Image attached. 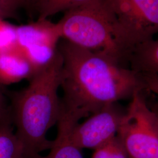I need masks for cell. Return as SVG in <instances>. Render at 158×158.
Segmentation results:
<instances>
[{"mask_svg":"<svg viewBox=\"0 0 158 158\" xmlns=\"http://www.w3.org/2000/svg\"><path fill=\"white\" fill-rule=\"evenodd\" d=\"M59 43L63 59L61 103L80 118L147 91L143 74L118 60L66 40Z\"/></svg>","mask_w":158,"mask_h":158,"instance_id":"cell-1","label":"cell"},{"mask_svg":"<svg viewBox=\"0 0 158 158\" xmlns=\"http://www.w3.org/2000/svg\"><path fill=\"white\" fill-rule=\"evenodd\" d=\"M62 68V57L57 51L53 60L34 74L26 89L14 98L15 134L23 145L24 158H36L51 148L52 141L48 139L47 134L60 115L58 90Z\"/></svg>","mask_w":158,"mask_h":158,"instance_id":"cell-2","label":"cell"},{"mask_svg":"<svg viewBox=\"0 0 158 158\" xmlns=\"http://www.w3.org/2000/svg\"><path fill=\"white\" fill-rule=\"evenodd\" d=\"M57 23L62 40L128 64L131 50L105 0L69 10Z\"/></svg>","mask_w":158,"mask_h":158,"instance_id":"cell-3","label":"cell"},{"mask_svg":"<svg viewBox=\"0 0 158 158\" xmlns=\"http://www.w3.org/2000/svg\"><path fill=\"white\" fill-rule=\"evenodd\" d=\"M143 94L130 100L117 135L128 158H158V128Z\"/></svg>","mask_w":158,"mask_h":158,"instance_id":"cell-4","label":"cell"},{"mask_svg":"<svg viewBox=\"0 0 158 158\" xmlns=\"http://www.w3.org/2000/svg\"><path fill=\"white\" fill-rule=\"evenodd\" d=\"M132 50L158 34V0H105Z\"/></svg>","mask_w":158,"mask_h":158,"instance_id":"cell-5","label":"cell"},{"mask_svg":"<svg viewBox=\"0 0 158 158\" xmlns=\"http://www.w3.org/2000/svg\"><path fill=\"white\" fill-rule=\"evenodd\" d=\"M127 113V107L119 102L107 105L87 117L83 123L75 125L71 139L81 150H95L117 137Z\"/></svg>","mask_w":158,"mask_h":158,"instance_id":"cell-6","label":"cell"},{"mask_svg":"<svg viewBox=\"0 0 158 158\" xmlns=\"http://www.w3.org/2000/svg\"><path fill=\"white\" fill-rule=\"evenodd\" d=\"M17 48L36 72L49 64L56 56L62 39L57 23L46 19L17 26Z\"/></svg>","mask_w":158,"mask_h":158,"instance_id":"cell-7","label":"cell"},{"mask_svg":"<svg viewBox=\"0 0 158 158\" xmlns=\"http://www.w3.org/2000/svg\"><path fill=\"white\" fill-rule=\"evenodd\" d=\"M80 119L77 115L63 107L61 104V112L57 123L56 137L52 141L49 152L46 156L40 155L35 158H84L81 150L71 139L72 130Z\"/></svg>","mask_w":158,"mask_h":158,"instance_id":"cell-8","label":"cell"},{"mask_svg":"<svg viewBox=\"0 0 158 158\" xmlns=\"http://www.w3.org/2000/svg\"><path fill=\"white\" fill-rule=\"evenodd\" d=\"M35 73L31 63L18 48L0 54V85L30 79Z\"/></svg>","mask_w":158,"mask_h":158,"instance_id":"cell-9","label":"cell"},{"mask_svg":"<svg viewBox=\"0 0 158 158\" xmlns=\"http://www.w3.org/2000/svg\"><path fill=\"white\" fill-rule=\"evenodd\" d=\"M128 64L138 72L158 74V40L153 39L137 46L131 52Z\"/></svg>","mask_w":158,"mask_h":158,"instance_id":"cell-10","label":"cell"},{"mask_svg":"<svg viewBox=\"0 0 158 158\" xmlns=\"http://www.w3.org/2000/svg\"><path fill=\"white\" fill-rule=\"evenodd\" d=\"M0 158H24L23 145L6 113L0 117Z\"/></svg>","mask_w":158,"mask_h":158,"instance_id":"cell-11","label":"cell"},{"mask_svg":"<svg viewBox=\"0 0 158 158\" xmlns=\"http://www.w3.org/2000/svg\"><path fill=\"white\" fill-rule=\"evenodd\" d=\"M38 19H46L59 12L67 11L98 0H35Z\"/></svg>","mask_w":158,"mask_h":158,"instance_id":"cell-12","label":"cell"},{"mask_svg":"<svg viewBox=\"0 0 158 158\" xmlns=\"http://www.w3.org/2000/svg\"><path fill=\"white\" fill-rule=\"evenodd\" d=\"M17 48V27L0 19V54Z\"/></svg>","mask_w":158,"mask_h":158,"instance_id":"cell-13","label":"cell"},{"mask_svg":"<svg viewBox=\"0 0 158 158\" xmlns=\"http://www.w3.org/2000/svg\"><path fill=\"white\" fill-rule=\"evenodd\" d=\"M91 158H128L122 142L117 136L112 141L94 150Z\"/></svg>","mask_w":158,"mask_h":158,"instance_id":"cell-14","label":"cell"},{"mask_svg":"<svg viewBox=\"0 0 158 158\" xmlns=\"http://www.w3.org/2000/svg\"><path fill=\"white\" fill-rule=\"evenodd\" d=\"M147 91H149L158 96V74L143 73Z\"/></svg>","mask_w":158,"mask_h":158,"instance_id":"cell-15","label":"cell"},{"mask_svg":"<svg viewBox=\"0 0 158 158\" xmlns=\"http://www.w3.org/2000/svg\"><path fill=\"white\" fill-rule=\"evenodd\" d=\"M10 17H13L17 10L24 4L27 0H1Z\"/></svg>","mask_w":158,"mask_h":158,"instance_id":"cell-16","label":"cell"},{"mask_svg":"<svg viewBox=\"0 0 158 158\" xmlns=\"http://www.w3.org/2000/svg\"><path fill=\"white\" fill-rule=\"evenodd\" d=\"M8 17H11L8 11H6L1 0H0V19H5Z\"/></svg>","mask_w":158,"mask_h":158,"instance_id":"cell-17","label":"cell"},{"mask_svg":"<svg viewBox=\"0 0 158 158\" xmlns=\"http://www.w3.org/2000/svg\"><path fill=\"white\" fill-rule=\"evenodd\" d=\"M152 113L156 124L157 125L158 128V106H156L153 108Z\"/></svg>","mask_w":158,"mask_h":158,"instance_id":"cell-18","label":"cell"},{"mask_svg":"<svg viewBox=\"0 0 158 158\" xmlns=\"http://www.w3.org/2000/svg\"><path fill=\"white\" fill-rule=\"evenodd\" d=\"M4 113V109H3V98H2V94L0 89V117L3 115Z\"/></svg>","mask_w":158,"mask_h":158,"instance_id":"cell-19","label":"cell"},{"mask_svg":"<svg viewBox=\"0 0 158 158\" xmlns=\"http://www.w3.org/2000/svg\"><path fill=\"white\" fill-rule=\"evenodd\" d=\"M28 1H29V0H28Z\"/></svg>","mask_w":158,"mask_h":158,"instance_id":"cell-20","label":"cell"}]
</instances>
